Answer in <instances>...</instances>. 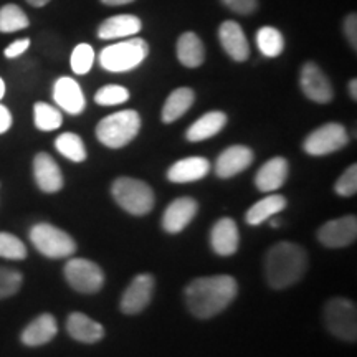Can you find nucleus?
I'll return each mask as SVG.
<instances>
[{"instance_id":"f257e3e1","label":"nucleus","mask_w":357,"mask_h":357,"mask_svg":"<svg viewBox=\"0 0 357 357\" xmlns=\"http://www.w3.org/2000/svg\"><path fill=\"white\" fill-rule=\"evenodd\" d=\"M236 293L238 284L235 278L229 275H217L192 280L187 284L184 296L187 307L195 318L208 319L225 311L236 298Z\"/></svg>"},{"instance_id":"f03ea898","label":"nucleus","mask_w":357,"mask_h":357,"mask_svg":"<svg viewBox=\"0 0 357 357\" xmlns=\"http://www.w3.org/2000/svg\"><path fill=\"white\" fill-rule=\"evenodd\" d=\"M307 253L301 245L280 242L268 250L265 275L271 288L284 289L301 281L307 271Z\"/></svg>"},{"instance_id":"7ed1b4c3","label":"nucleus","mask_w":357,"mask_h":357,"mask_svg":"<svg viewBox=\"0 0 357 357\" xmlns=\"http://www.w3.org/2000/svg\"><path fill=\"white\" fill-rule=\"evenodd\" d=\"M141 131V116L134 109H124L102 118L96 126V137L109 149L128 146Z\"/></svg>"},{"instance_id":"20e7f679","label":"nucleus","mask_w":357,"mask_h":357,"mask_svg":"<svg viewBox=\"0 0 357 357\" xmlns=\"http://www.w3.org/2000/svg\"><path fill=\"white\" fill-rule=\"evenodd\" d=\"M149 55V45L144 38H131L102 48L100 65L111 73H124L137 68Z\"/></svg>"},{"instance_id":"39448f33","label":"nucleus","mask_w":357,"mask_h":357,"mask_svg":"<svg viewBox=\"0 0 357 357\" xmlns=\"http://www.w3.org/2000/svg\"><path fill=\"white\" fill-rule=\"evenodd\" d=\"M111 194L119 207L131 215H146L154 207L153 189L139 178L118 177L111 187Z\"/></svg>"},{"instance_id":"423d86ee","label":"nucleus","mask_w":357,"mask_h":357,"mask_svg":"<svg viewBox=\"0 0 357 357\" xmlns=\"http://www.w3.org/2000/svg\"><path fill=\"white\" fill-rule=\"evenodd\" d=\"M29 236L37 252L52 260L70 258L77 252V242L73 240V236L52 223H37L30 229Z\"/></svg>"},{"instance_id":"0eeeda50","label":"nucleus","mask_w":357,"mask_h":357,"mask_svg":"<svg viewBox=\"0 0 357 357\" xmlns=\"http://www.w3.org/2000/svg\"><path fill=\"white\" fill-rule=\"evenodd\" d=\"M324 323L333 336L347 342H356L357 310L354 301L341 296L329 300L324 306Z\"/></svg>"},{"instance_id":"6e6552de","label":"nucleus","mask_w":357,"mask_h":357,"mask_svg":"<svg viewBox=\"0 0 357 357\" xmlns=\"http://www.w3.org/2000/svg\"><path fill=\"white\" fill-rule=\"evenodd\" d=\"M65 280L75 291L83 294L98 293L105 284L101 266L86 258H70L65 265Z\"/></svg>"},{"instance_id":"1a4fd4ad","label":"nucleus","mask_w":357,"mask_h":357,"mask_svg":"<svg viewBox=\"0 0 357 357\" xmlns=\"http://www.w3.org/2000/svg\"><path fill=\"white\" fill-rule=\"evenodd\" d=\"M349 142V134L339 123H328L306 136L303 149L310 155H328L337 153Z\"/></svg>"},{"instance_id":"9d476101","label":"nucleus","mask_w":357,"mask_h":357,"mask_svg":"<svg viewBox=\"0 0 357 357\" xmlns=\"http://www.w3.org/2000/svg\"><path fill=\"white\" fill-rule=\"evenodd\" d=\"M154 278L151 275L142 273L134 276L131 284L123 293L119 307L124 314H139L147 307L154 294Z\"/></svg>"},{"instance_id":"9b49d317","label":"nucleus","mask_w":357,"mask_h":357,"mask_svg":"<svg viewBox=\"0 0 357 357\" xmlns=\"http://www.w3.org/2000/svg\"><path fill=\"white\" fill-rule=\"evenodd\" d=\"M357 218L344 215L336 220H329L318 230V240L328 248H344L356 242Z\"/></svg>"},{"instance_id":"f8f14e48","label":"nucleus","mask_w":357,"mask_h":357,"mask_svg":"<svg viewBox=\"0 0 357 357\" xmlns=\"http://www.w3.org/2000/svg\"><path fill=\"white\" fill-rule=\"evenodd\" d=\"M300 84L307 100L319 102V105H326V102L333 101L334 89L331 82L323 73V70L316 63H312V61H307L303 66Z\"/></svg>"},{"instance_id":"ddd939ff","label":"nucleus","mask_w":357,"mask_h":357,"mask_svg":"<svg viewBox=\"0 0 357 357\" xmlns=\"http://www.w3.org/2000/svg\"><path fill=\"white\" fill-rule=\"evenodd\" d=\"M35 184L45 194H56L63 189V174L56 160L47 153H38L33 159Z\"/></svg>"},{"instance_id":"4468645a","label":"nucleus","mask_w":357,"mask_h":357,"mask_svg":"<svg viewBox=\"0 0 357 357\" xmlns=\"http://www.w3.org/2000/svg\"><path fill=\"white\" fill-rule=\"evenodd\" d=\"M53 100H55L56 106H60V109L73 116L82 114L86 108V100H84L82 86L70 77L56 79L53 84Z\"/></svg>"},{"instance_id":"2eb2a0df","label":"nucleus","mask_w":357,"mask_h":357,"mask_svg":"<svg viewBox=\"0 0 357 357\" xmlns=\"http://www.w3.org/2000/svg\"><path fill=\"white\" fill-rule=\"evenodd\" d=\"M197 211V200L190 197H181L172 200L162 215V229L166 230L167 234H181V231L194 220Z\"/></svg>"},{"instance_id":"dca6fc26","label":"nucleus","mask_w":357,"mask_h":357,"mask_svg":"<svg viewBox=\"0 0 357 357\" xmlns=\"http://www.w3.org/2000/svg\"><path fill=\"white\" fill-rule=\"evenodd\" d=\"M255 154L247 146H230L217 158L215 174L222 178H230L252 166Z\"/></svg>"},{"instance_id":"f3484780","label":"nucleus","mask_w":357,"mask_h":357,"mask_svg":"<svg viewBox=\"0 0 357 357\" xmlns=\"http://www.w3.org/2000/svg\"><path fill=\"white\" fill-rule=\"evenodd\" d=\"M218 38L223 50L227 52L231 60L235 61H245L250 56V45L245 35L243 29L234 20H227L220 25L218 30Z\"/></svg>"},{"instance_id":"a211bd4d","label":"nucleus","mask_w":357,"mask_h":357,"mask_svg":"<svg viewBox=\"0 0 357 357\" xmlns=\"http://www.w3.org/2000/svg\"><path fill=\"white\" fill-rule=\"evenodd\" d=\"M58 334V324L55 316L50 312H43L30 321L25 326V329L20 334L22 344L29 347H38L43 344H48L53 337Z\"/></svg>"},{"instance_id":"6ab92c4d","label":"nucleus","mask_w":357,"mask_h":357,"mask_svg":"<svg viewBox=\"0 0 357 357\" xmlns=\"http://www.w3.org/2000/svg\"><path fill=\"white\" fill-rule=\"evenodd\" d=\"M211 245L213 252L220 257H230L236 253L240 245V234L235 220L225 217L215 222L211 231Z\"/></svg>"},{"instance_id":"aec40b11","label":"nucleus","mask_w":357,"mask_h":357,"mask_svg":"<svg viewBox=\"0 0 357 357\" xmlns=\"http://www.w3.org/2000/svg\"><path fill=\"white\" fill-rule=\"evenodd\" d=\"M66 333L83 344H95L105 337V328L83 312H71L66 319Z\"/></svg>"},{"instance_id":"412c9836","label":"nucleus","mask_w":357,"mask_h":357,"mask_svg":"<svg viewBox=\"0 0 357 357\" xmlns=\"http://www.w3.org/2000/svg\"><path fill=\"white\" fill-rule=\"evenodd\" d=\"M288 178V160L284 158H273L266 160L258 169L255 176V185L261 192H275L283 187Z\"/></svg>"},{"instance_id":"4be33fe9","label":"nucleus","mask_w":357,"mask_h":357,"mask_svg":"<svg viewBox=\"0 0 357 357\" xmlns=\"http://www.w3.org/2000/svg\"><path fill=\"white\" fill-rule=\"evenodd\" d=\"M211 172V162L205 158H185L174 162L167 171V178L176 184H187L204 178Z\"/></svg>"},{"instance_id":"5701e85b","label":"nucleus","mask_w":357,"mask_h":357,"mask_svg":"<svg viewBox=\"0 0 357 357\" xmlns=\"http://www.w3.org/2000/svg\"><path fill=\"white\" fill-rule=\"evenodd\" d=\"M142 29V22L139 17L124 13V15H116L106 19L98 29V37L102 40L126 38L139 33Z\"/></svg>"},{"instance_id":"b1692460","label":"nucleus","mask_w":357,"mask_h":357,"mask_svg":"<svg viewBox=\"0 0 357 357\" xmlns=\"http://www.w3.org/2000/svg\"><path fill=\"white\" fill-rule=\"evenodd\" d=\"M227 114L222 111H211V113L200 116L192 126L187 129L185 137L190 142H200L217 136L225 128Z\"/></svg>"},{"instance_id":"393cba45","label":"nucleus","mask_w":357,"mask_h":357,"mask_svg":"<svg viewBox=\"0 0 357 357\" xmlns=\"http://www.w3.org/2000/svg\"><path fill=\"white\" fill-rule=\"evenodd\" d=\"M177 60L187 68H199L205 60V48L197 33L185 32L177 40Z\"/></svg>"},{"instance_id":"a878e982","label":"nucleus","mask_w":357,"mask_h":357,"mask_svg":"<svg viewBox=\"0 0 357 357\" xmlns=\"http://www.w3.org/2000/svg\"><path fill=\"white\" fill-rule=\"evenodd\" d=\"M195 101V93L190 88H177L169 95V98L164 102L162 108V123L171 124L177 121L178 118H182L187 111L190 109V106Z\"/></svg>"},{"instance_id":"bb28decb","label":"nucleus","mask_w":357,"mask_h":357,"mask_svg":"<svg viewBox=\"0 0 357 357\" xmlns=\"http://www.w3.org/2000/svg\"><path fill=\"white\" fill-rule=\"evenodd\" d=\"M287 199L280 194H270L268 197L258 200L257 204H253L252 207L248 208L247 215V223L248 225H261L263 222H266L268 218L275 217L276 213H280L281 211L287 208Z\"/></svg>"},{"instance_id":"cd10ccee","label":"nucleus","mask_w":357,"mask_h":357,"mask_svg":"<svg viewBox=\"0 0 357 357\" xmlns=\"http://www.w3.org/2000/svg\"><path fill=\"white\" fill-rule=\"evenodd\" d=\"M55 147L58 153L71 162H83L88 155L83 139L75 132L60 134L55 139Z\"/></svg>"},{"instance_id":"c85d7f7f","label":"nucleus","mask_w":357,"mask_h":357,"mask_svg":"<svg viewBox=\"0 0 357 357\" xmlns=\"http://www.w3.org/2000/svg\"><path fill=\"white\" fill-rule=\"evenodd\" d=\"M257 47L268 58H276L284 50V38L275 26H261L257 32Z\"/></svg>"},{"instance_id":"c756f323","label":"nucleus","mask_w":357,"mask_h":357,"mask_svg":"<svg viewBox=\"0 0 357 357\" xmlns=\"http://www.w3.org/2000/svg\"><path fill=\"white\" fill-rule=\"evenodd\" d=\"M33 118L35 126L40 131H55L63 124V114L55 106L48 105V102H35L33 106Z\"/></svg>"},{"instance_id":"7c9ffc66","label":"nucleus","mask_w":357,"mask_h":357,"mask_svg":"<svg viewBox=\"0 0 357 357\" xmlns=\"http://www.w3.org/2000/svg\"><path fill=\"white\" fill-rule=\"evenodd\" d=\"M29 24V17L19 6L7 3L0 8V32L2 33L19 32V30L26 29Z\"/></svg>"},{"instance_id":"2f4dec72","label":"nucleus","mask_w":357,"mask_h":357,"mask_svg":"<svg viewBox=\"0 0 357 357\" xmlns=\"http://www.w3.org/2000/svg\"><path fill=\"white\" fill-rule=\"evenodd\" d=\"M26 247L19 236L7 234V231H0V258L6 260L20 261L26 258Z\"/></svg>"},{"instance_id":"473e14b6","label":"nucleus","mask_w":357,"mask_h":357,"mask_svg":"<svg viewBox=\"0 0 357 357\" xmlns=\"http://www.w3.org/2000/svg\"><path fill=\"white\" fill-rule=\"evenodd\" d=\"M93 63H95V50H93L91 45L88 43L77 45L70 58V65H71V70H73V73L86 75L91 71Z\"/></svg>"},{"instance_id":"72a5a7b5","label":"nucleus","mask_w":357,"mask_h":357,"mask_svg":"<svg viewBox=\"0 0 357 357\" xmlns=\"http://www.w3.org/2000/svg\"><path fill=\"white\" fill-rule=\"evenodd\" d=\"M24 283V276L20 271L13 270V268L0 266V300H7L12 298L13 294L19 293Z\"/></svg>"},{"instance_id":"f704fd0d","label":"nucleus","mask_w":357,"mask_h":357,"mask_svg":"<svg viewBox=\"0 0 357 357\" xmlns=\"http://www.w3.org/2000/svg\"><path fill=\"white\" fill-rule=\"evenodd\" d=\"M129 100V91L119 84H106L100 88L95 95V102L100 106H116L123 105Z\"/></svg>"},{"instance_id":"c9c22d12","label":"nucleus","mask_w":357,"mask_h":357,"mask_svg":"<svg viewBox=\"0 0 357 357\" xmlns=\"http://www.w3.org/2000/svg\"><path fill=\"white\" fill-rule=\"evenodd\" d=\"M337 195L341 197H352L357 192V166L352 164L351 167L346 169V172L337 178L336 185H334Z\"/></svg>"},{"instance_id":"e433bc0d","label":"nucleus","mask_w":357,"mask_h":357,"mask_svg":"<svg viewBox=\"0 0 357 357\" xmlns=\"http://www.w3.org/2000/svg\"><path fill=\"white\" fill-rule=\"evenodd\" d=\"M222 3L229 7L231 12L240 13V15H250L258 7V0H222Z\"/></svg>"},{"instance_id":"4c0bfd02","label":"nucleus","mask_w":357,"mask_h":357,"mask_svg":"<svg viewBox=\"0 0 357 357\" xmlns=\"http://www.w3.org/2000/svg\"><path fill=\"white\" fill-rule=\"evenodd\" d=\"M30 47V38H20V40H15L12 45H8V47L6 48V52H3V55H6L7 58H10V60H13V58H19L24 55V53L29 50Z\"/></svg>"},{"instance_id":"58836bf2","label":"nucleus","mask_w":357,"mask_h":357,"mask_svg":"<svg viewBox=\"0 0 357 357\" xmlns=\"http://www.w3.org/2000/svg\"><path fill=\"white\" fill-rule=\"evenodd\" d=\"M344 33H346V38L347 42L352 48H357V17L356 13H349V15L346 17L344 20Z\"/></svg>"},{"instance_id":"ea45409f","label":"nucleus","mask_w":357,"mask_h":357,"mask_svg":"<svg viewBox=\"0 0 357 357\" xmlns=\"http://www.w3.org/2000/svg\"><path fill=\"white\" fill-rule=\"evenodd\" d=\"M12 126V114L8 108L3 105H0V134L7 132Z\"/></svg>"},{"instance_id":"a19ab883","label":"nucleus","mask_w":357,"mask_h":357,"mask_svg":"<svg viewBox=\"0 0 357 357\" xmlns=\"http://www.w3.org/2000/svg\"><path fill=\"white\" fill-rule=\"evenodd\" d=\"M102 3H105V6H126V3H131V2H134V0H101Z\"/></svg>"},{"instance_id":"79ce46f5","label":"nucleus","mask_w":357,"mask_h":357,"mask_svg":"<svg viewBox=\"0 0 357 357\" xmlns=\"http://www.w3.org/2000/svg\"><path fill=\"white\" fill-rule=\"evenodd\" d=\"M349 95L354 101L357 100V82L356 79H351L349 82Z\"/></svg>"},{"instance_id":"37998d69","label":"nucleus","mask_w":357,"mask_h":357,"mask_svg":"<svg viewBox=\"0 0 357 357\" xmlns=\"http://www.w3.org/2000/svg\"><path fill=\"white\" fill-rule=\"evenodd\" d=\"M26 2H29L30 6H33V7H43V6H47L50 0H26Z\"/></svg>"},{"instance_id":"c03bdc74","label":"nucleus","mask_w":357,"mask_h":357,"mask_svg":"<svg viewBox=\"0 0 357 357\" xmlns=\"http://www.w3.org/2000/svg\"><path fill=\"white\" fill-rule=\"evenodd\" d=\"M3 96H6V82L0 78V100H2Z\"/></svg>"},{"instance_id":"a18cd8bd","label":"nucleus","mask_w":357,"mask_h":357,"mask_svg":"<svg viewBox=\"0 0 357 357\" xmlns=\"http://www.w3.org/2000/svg\"><path fill=\"white\" fill-rule=\"evenodd\" d=\"M280 225V222L278 220H273V222H271V227H275V229H276V227H278Z\"/></svg>"}]
</instances>
